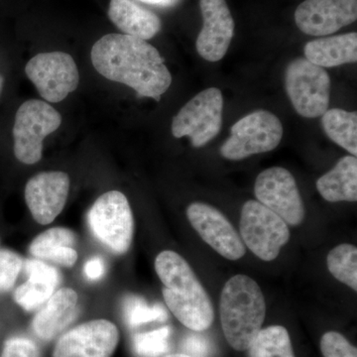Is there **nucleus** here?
<instances>
[{
	"label": "nucleus",
	"mask_w": 357,
	"mask_h": 357,
	"mask_svg": "<svg viewBox=\"0 0 357 357\" xmlns=\"http://www.w3.org/2000/svg\"><path fill=\"white\" fill-rule=\"evenodd\" d=\"M91 58L98 74L130 86L138 98L159 102L172 84L165 60L145 40L126 34H107L93 45Z\"/></svg>",
	"instance_id": "nucleus-1"
},
{
	"label": "nucleus",
	"mask_w": 357,
	"mask_h": 357,
	"mask_svg": "<svg viewBox=\"0 0 357 357\" xmlns=\"http://www.w3.org/2000/svg\"><path fill=\"white\" fill-rule=\"evenodd\" d=\"M155 270L163 283L167 307L192 332H204L213 323L211 301L189 263L174 251L160 253Z\"/></svg>",
	"instance_id": "nucleus-2"
},
{
	"label": "nucleus",
	"mask_w": 357,
	"mask_h": 357,
	"mask_svg": "<svg viewBox=\"0 0 357 357\" xmlns=\"http://www.w3.org/2000/svg\"><path fill=\"white\" fill-rule=\"evenodd\" d=\"M220 321L225 337L236 351H248L262 330L266 304L259 285L246 275L225 283L220 296Z\"/></svg>",
	"instance_id": "nucleus-3"
},
{
	"label": "nucleus",
	"mask_w": 357,
	"mask_h": 357,
	"mask_svg": "<svg viewBox=\"0 0 357 357\" xmlns=\"http://www.w3.org/2000/svg\"><path fill=\"white\" fill-rule=\"evenodd\" d=\"M89 225L98 241L116 255L128 252L132 243L134 220L128 199L122 192L102 195L89 211Z\"/></svg>",
	"instance_id": "nucleus-4"
},
{
	"label": "nucleus",
	"mask_w": 357,
	"mask_h": 357,
	"mask_svg": "<svg viewBox=\"0 0 357 357\" xmlns=\"http://www.w3.org/2000/svg\"><path fill=\"white\" fill-rule=\"evenodd\" d=\"M62 116L48 102L30 100L16 112L13 128L14 154L21 163L36 164L42 158L43 141L57 130Z\"/></svg>",
	"instance_id": "nucleus-5"
},
{
	"label": "nucleus",
	"mask_w": 357,
	"mask_h": 357,
	"mask_svg": "<svg viewBox=\"0 0 357 357\" xmlns=\"http://www.w3.org/2000/svg\"><path fill=\"white\" fill-rule=\"evenodd\" d=\"M283 126L280 119L267 110H256L239 119L220 148L223 158L238 161L252 155L272 151L280 144Z\"/></svg>",
	"instance_id": "nucleus-6"
},
{
	"label": "nucleus",
	"mask_w": 357,
	"mask_h": 357,
	"mask_svg": "<svg viewBox=\"0 0 357 357\" xmlns=\"http://www.w3.org/2000/svg\"><path fill=\"white\" fill-rule=\"evenodd\" d=\"M285 86L294 109L306 119L321 116L328 109L331 100V77L324 68L314 65L306 58L289 63Z\"/></svg>",
	"instance_id": "nucleus-7"
},
{
	"label": "nucleus",
	"mask_w": 357,
	"mask_h": 357,
	"mask_svg": "<svg viewBox=\"0 0 357 357\" xmlns=\"http://www.w3.org/2000/svg\"><path fill=\"white\" fill-rule=\"evenodd\" d=\"M239 227L244 245L263 261L276 259L290 239L287 223L253 199L243 204Z\"/></svg>",
	"instance_id": "nucleus-8"
},
{
	"label": "nucleus",
	"mask_w": 357,
	"mask_h": 357,
	"mask_svg": "<svg viewBox=\"0 0 357 357\" xmlns=\"http://www.w3.org/2000/svg\"><path fill=\"white\" fill-rule=\"evenodd\" d=\"M223 96L217 88L201 91L185 103L174 117L172 133L176 138L189 137L194 147H203L222 128Z\"/></svg>",
	"instance_id": "nucleus-9"
},
{
	"label": "nucleus",
	"mask_w": 357,
	"mask_h": 357,
	"mask_svg": "<svg viewBox=\"0 0 357 357\" xmlns=\"http://www.w3.org/2000/svg\"><path fill=\"white\" fill-rule=\"evenodd\" d=\"M25 73L40 96L49 102H62L79 83L76 62L63 52L38 54L27 63Z\"/></svg>",
	"instance_id": "nucleus-10"
},
{
	"label": "nucleus",
	"mask_w": 357,
	"mask_h": 357,
	"mask_svg": "<svg viewBox=\"0 0 357 357\" xmlns=\"http://www.w3.org/2000/svg\"><path fill=\"white\" fill-rule=\"evenodd\" d=\"M255 192L260 204L296 227L305 218V206L292 174L282 167H272L257 176Z\"/></svg>",
	"instance_id": "nucleus-11"
},
{
	"label": "nucleus",
	"mask_w": 357,
	"mask_h": 357,
	"mask_svg": "<svg viewBox=\"0 0 357 357\" xmlns=\"http://www.w3.org/2000/svg\"><path fill=\"white\" fill-rule=\"evenodd\" d=\"M119 340L114 324L107 319H93L59 338L53 357H112Z\"/></svg>",
	"instance_id": "nucleus-12"
},
{
	"label": "nucleus",
	"mask_w": 357,
	"mask_h": 357,
	"mask_svg": "<svg viewBox=\"0 0 357 357\" xmlns=\"http://www.w3.org/2000/svg\"><path fill=\"white\" fill-rule=\"evenodd\" d=\"M187 217L204 243L229 260H238L245 255V246L231 223L217 208L204 203H192Z\"/></svg>",
	"instance_id": "nucleus-13"
},
{
	"label": "nucleus",
	"mask_w": 357,
	"mask_h": 357,
	"mask_svg": "<svg viewBox=\"0 0 357 357\" xmlns=\"http://www.w3.org/2000/svg\"><path fill=\"white\" fill-rule=\"evenodd\" d=\"M357 20V0H306L296 9L298 28L311 36H326Z\"/></svg>",
	"instance_id": "nucleus-14"
},
{
	"label": "nucleus",
	"mask_w": 357,
	"mask_h": 357,
	"mask_svg": "<svg viewBox=\"0 0 357 357\" xmlns=\"http://www.w3.org/2000/svg\"><path fill=\"white\" fill-rule=\"evenodd\" d=\"M204 25L197 39V51L208 62L222 60L234 35V20L225 0H199Z\"/></svg>",
	"instance_id": "nucleus-15"
},
{
	"label": "nucleus",
	"mask_w": 357,
	"mask_h": 357,
	"mask_svg": "<svg viewBox=\"0 0 357 357\" xmlns=\"http://www.w3.org/2000/svg\"><path fill=\"white\" fill-rule=\"evenodd\" d=\"M70 190L68 174L52 171L40 173L28 181L25 201L33 218L40 225H49L62 213Z\"/></svg>",
	"instance_id": "nucleus-16"
},
{
	"label": "nucleus",
	"mask_w": 357,
	"mask_h": 357,
	"mask_svg": "<svg viewBox=\"0 0 357 357\" xmlns=\"http://www.w3.org/2000/svg\"><path fill=\"white\" fill-rule=\"evenodd\" d=\"M77 294L73 289L62 288L49 298L32 321L35 335L51 340L73 323L77 314Z\"/></svg>",
	"instance_id": "nucleus-17"
},
{
	"label": "nucleus",
	"mask_w": 357,
	"mask_h": 357,
	"mask_svg": "<svg viewBox=\"0 0 357 357\" xmlns=\"http://www.w3.org/2000/svg\"><path fill=\"white\" fill-rule=\"evenodd\" d=\"M28 280L14 293V300L26 311H33L45 304L55 293L61 281L60 272L41 260L28 259L23 263Z\"/></svg>",
	"instance_id": "nucleus-18"
},
{
	"label": "nucleus",
	"mask_w": 357,
	"mask_h": 357,
	"mask_svg": "<svg viewBox=\"0 0 357 357\" xmlns=\"http://www.w3.org/2000/svg\"><path fill=\"white\" fill-rule=\"evenodd\" d=\"M109 17L124 34L145 41L153 38L162 27L156 14L131 0H110Z\"/></svg>",
	"instance_id": "nucleus-19"
},
{
	"label": "nucleus",
	"mask_w": 357,
	"mask_h": 357,
	"mask_svg": "<svg viewBox=\"0 0 357 357\" xmlns=\"http://www.w3.org/2000/svg\"><path fill=\"white\" fill-rule=\"evenodd\" d=\"M305 57L319 67L333 68L357 61V33L312 40L304 48Z\"/></svg>",
	"instance_id": "nucleus-20"
},
{
	"label": "nucleus",
	"mask_w": 357,
	"mask_h": 357,
	"mask_svg": "<svg viewBox=\"0 0 357 357\" xmlns=\"http://www.w3.org/2000/svg\"><path fill=\"white\" fill-rule=\"evenodd\" d=\"M317 190L326 201H357V159L356 156L342 157L330 172L317 181Z\"/></svg>",
	"instance_id": "nucleus-21"
},
{
	"label": "nucleus",
	"mask_w": 357,
	"mask_h": 357,
	"mask_svg": "<svg viewBox=\"0 0 357 357\" xmlns=\"http://www.w3.org/2000/svg\"><path fill=\"white\" fill-rule=\"evenodd\" d=\"M76 236L65 227H53L39 234L30 244L29 251L34 257L72 267L77 262V253L73 245Z\"/></svg>",
	"instance_id": "nucleus-22"
},
{
	"label": "nucleus",
	"mask_w": 357,
	"mask_h": 357,
	"mask_svg": "<svg viewBox=\"0 0 357 357\" xmlns=\"http://www.w3.org/2000/svg\"><path fill=\"white\" fill-rule=\"evenodd\" d=\"M326 135L352 156L357 154V112L340 109H328L321 115Z\"/></svg>",
	"instance_id": "nucleus-23"
},
{
	"label": "nucleus",
	"mask_w": 357,
	"mask_h": 357,
	"mask_svg": "<svg viewBox=\"0 0 357 357\" xmlns=\"http://www.w3.org/2000/svg\"><path fill=\"white\" fill-rule=\"evenodd\" d=\"M249 357H295L290 335L282 326L263 328L248 347Z\"/></svg>",
	"instance_id": "nucleus-24"
},
{
	"label": "nucleus",
	"mask_w": 357,
	"mask_h": 357,
	"mask_svg": "<svg viewBox=\"0 0 357 357\" xmlns=\"http://www.w3.org/2000/svg\"><path fill=\"white\" fill-rule=\"evenodd\" d=\"M328 271L337 280L357 291V248L351 244L335 246L326 258Z\"/></svg>",
	"instance_id": "nucleus-25"
},
{
	"label": "nucleus",
	"mask_w": 357,
	"mask_h": 357,
	"mask_svg": "<svg viewBox=\"0 0 357 357\" xmlns=\"http://www.w3.org/2000/svg\"><path fill=\"white\" fill-rule=\"evenodd\" d=\"M124 318L130 328H137L152 321H165L168 312L162 305L149 306L138 296H128L124 301Z\"/></svg>",
	"instance_id": "nucleus-26"
},
{
	"label": "nucleus",
	"mask_w": 357,
	"mask_h": 357,
	"mask_svg": "<svg viewBox=\"0 0 357 357\" xmlns=\"http://www.w3.org/2000/svg\"><path fill=\"white\" fill-rule=\"evenodd\" d=\"M172 331L169 326L137 333L132 338L133 352L137 357H160L170 349Z\"/></svg>",
	"instance_id": "nucleus-27"
},
{
	"label": "nucleus",
	"mask_w": 357,
	"mask_h": 357,
	"mask_svg": "<svg viewBox=\"0 0 357 357\" xmlns=\"http://www.w3.org/2000/svg\"><path fill=\"white\" fill-rule=\"evenodd\" d=\"M22 267V258L17 253L8 249L0 250V292L13 287Z\"/></svg>",
	"instance_id": "nucleus-28"
},
{
	"label": "nucleus",
	"mask_w": 357,
	"mask_h": 357,
	"mask_svg": "<svg viewBox=\"0 0 357 357\" xmlns=\"http://www.w3.org/2000/svg\"><path fill=\"white\" fill-rule=\"evenodd\" d=\"M321 351L324 357H357L356 347L337 332H328L323 335Z\"/></svg>",
	"instance_id": "nucleus-29"
},
{
	"label": "nucleus",
	"mask_w": 357,
	"mask_h": 357,
	"mask_svg": "<svg viewBox=\"0 0 357 357\" xmlns=\"http://www.w3.org/2000/svg\"><path fill=\"white\" fill-rule=\"evenodd\" d=\"M202 332L189 333L181 342L182 354L191 357H213L215 352L213 342Z\"/></svg>",
	"instance_id": "nucleus-30"
},
{
	"label": "nucleus",
	"mask_w": 357,
	"mask_h": 357,
	"mask_svg": "<svg viewBox=\"0 0 357 357\" xmlns=\"http://www.w3.org/2000/svg\"><path fill=\"white\" fill-rule=\"evenodd\" d=\"M1 357H41L38 345L27 337H13L6 340Z\"/></svg>",
	"instance_id": "nucleus-31"
},
{
	"label": "nucleus",
	"mask_w": 357,
	"mask_h": 357,
	"mask_svg": "<svg viewBox=\"0 0 357 357\" xmlns=\"http://www.w3.org/2000/svg\"><path fill=\"white\" fill-rule=\"evenodd\" d=\"M84 272L86 278L91 281L98 280L105 273V264L100 257L91 258L86 263L84 267Z\"/></svg>",
	"instance_id": "nucleus-32"
},
{
	"label": "nucleus",
	"mask_w": 357,
	"mask_h": 357,
	"mask_svg": "<svg viewBox=\"0 0 357 357\" xmlns=\"http://www.w3.org/2000/svg\"><path fill=\"white\" fill-rule=\"evenodd\" d=\"M142 2H146L150 4H157V6H163L165 0H140Z\"/></svg>",
	"instance_id": "nucleus-33"
},
{
	"label": "nucleus",
	"mask_w": 357,
	"mask_h": 357,
	"mask_svg": "<svg viewBox=\"0 0 357 357\" xmlns=\"http://www.w3.org/2000/svg\"><path fill=\"white\" fill-rule=\"evenodd\" d=\"M178 0H165L163 6H172L174 4L177 3Z\"/></svg>",
	"instance_id": "nucleus-34"
},
{
	"label": "nucleus",
	"mask_w": 357,
	"mask_h": 357,
	"mask_svg": "<svg viewBox=\"0 0 357 357\" xmlns=\"http://www.w3.org/2000/svg\"><path fill=\"white\" fill-rule=\"evenodd\" d=\"M164 357H191V356H187V354H169V356H166Z\"/></svg>",
	"instance_id": "nucleus-35"
},
{
	"label": "nucleus",
	"mask_w": 357,
	"mask_h": 357,
	"mask_svg": "<svg viewBox=\"0 0 357 357\" xmlns=\"http://www.w3.org/2000/svg\"><path fill=\"white\" fill-rule=\"evenodd\" d=\"M2 86H3V77L0 75V93L2 91Z\"/></svg>",
	"instance_id": "nucleus-36"
}]
</instances>
